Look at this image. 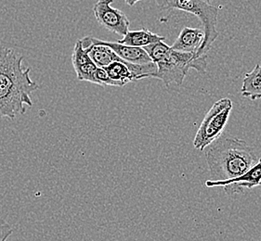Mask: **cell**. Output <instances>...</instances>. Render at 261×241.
Instances as JSON below:
<instances>
[{
	"label": "cell",
	"instance_id": "1",
	"mask_svg": "<svg viewBox=\"0 0 261 241\" xmlns=\"http://www.w3.org/2000/svg\"><path fill=\"white\" fill-rule=\"evenodd\" d=\"M23 57L14 49L0 47V120L15 119L32 107L31 95L39 85L30 77L31 69L23 67Z\"/></svg>",
	"mask_w": 261,
	"mask_h": 241
},
{
	"label": "cell",
	"instance_id": "2",
	"mask_svg": "<svg viewBox=\"0 0 261 241\" xmlns=\"http://www.w3.org/2000/svg\"><path fill=\"white\" fill-rule=\"evenodd\" d=\"M204 154L212 180L238 177L258 160L254 148L244 139L228 134H222L211 143Z\"/></svg>",
	"mask_w": 261,
	"mask_h": 241
},
{
	"label": "cell",
	"instance_id": "3",
	"mask_svg": "<svg viewBox=\"0 0 261 241\" xmlns=\"http://www.w3.org/2000/svg\"><path fill=\"white\" fill-rule=\"evenodd\" d=\"M157 71L152 78L161 80L167 88L172 84L180 87L190 69L204 74L207 68V56L197 57L193 53L178 52L173 50L164 41L143 47Z\"/></svg>",
	"mask_w": 261,
	"mask_h": 241
},
{
	"label": "cell",
	"instance_id": "4",
	"mask_svg": "<svg viewBox=\"0 0 261 241\" xmlns=\"http://www.w3.org/2000/svg\"><path fill=\"white\" fill-rule=\"evenodd\" d=\"M155 2L161 11H185L195 16L201 21L204 34V42L196 56H205L220 35L217 30L219 8L209 5L204 0H155Z\"/></svg>",
	"mask_w": 261,
	"mask_h": 241
},
{
	"label": "cell",
	"instance_id": "5",
	"mask_svg": "<svg viewBox=\"0 0 261 241\" xmlns=\"http://www.w3.org/2000/svg\"><path fill=\"white\" fill-rule=\"evenodd\" d=\"M232 110V101L229 98L218 100L210 108L199 126L193 139V147L203 152L218 139L224 131Z\"/></svg>",
	"mask_w": 261,
	"mask_h": 241
},
{
	"label": "cell",
	"instance_id": "6",
	"mask_svg": "<svg viewBox=\"0 0 261 241\" xmlns=\"http://www.w3.org/2000/svg\"><path fill=\"white\" fill-rule=\"evenodd\" d=\"M114 0H98L93 7V14L100 26L106 30L125 36L129 31L130 21L125 13L112 7Z\"/></svg>",
	"mask_w": 261,
	"mask_h": 241
},
{
	"label": "cell",
	"instance_id": "7",
	"mask_svg": "<svg viewBox=\"0 0 261 241\" xmlns=\"http://www.w3.org/2000/svg\"><path fill=\"white\" fill-rule=\"evenodd\" d=\"M258 186H261V158L254 166L238 177L228 180H207L205 182L206 188H223L226 194L230 197L244 194L245 189H254Z\"/></svg>",
	"mask_w": 261,
	"mask_h": 241
},
{
	"label": "cell",
	"instance_id": "8",
	"mask_svg": "<svg viewBox=\"0 0 261 241\" xmlns=\"http://www.w3.org/2000/svg\"><path fill=\"white\" fill-rule=\"evenodd\" d=\"M204 34L202 28L184 27L179 33L177 40L170 47L178 52L196 54L204 42Z\"/></svg>",
	"mask_w": 261,
	"mask_h": 241
},
{
	"label": "cell",
	"instance_id": "9",
	"mask_svg": "<svg viewBox=\"0 0 261 241\" xmlns=\"http://www.w3.org/2000/svg\"><path fill=\"white\" fill-rule=\"evenodd\" d=\"M97 42L102 44L106 47H110L111 49L125 63L140 64V65L152 63L151 58L142 47H130V46H125L117 42L102 41L98 38H97Z\"/></svg>",
	"mask_w": 261,
	"mask_h": 241
},
{
	"label": "cell",
	"instance_id": "10",
	"mask_svg": "<svg viewBox=\"0 0 261 241\" xmlns=\"http://www.w3.org/2000/svg\"><path fill=\"white\" fill-rule=\"evenodd\" d=\"M166 38L157 34L147 30L145 28L137 31H128L124 37L116 42L130 47H145L151 44L165 41Z\"/></svg>",
	"mask_w": 261,
	"mask_h": 241
},
{
	"label": "cell",
	"instance_id": "11",
	"mask_svg": "<svg viewBox=\"0 0 261 241\" xmlns=\"http://www.w3.org/2000/svg\"><path fill=\"white\" fill-rule=\"evenodd\" d=\"M241 93L244 98L256 100L261 99V65L256 64L250 73L245 75Z\"/></svg>",
	"mask_w": 261,
	"mask_h": 241
},
{
	"label": "cell",
	"instance_id": "12",
	"mask_svg": "<svg viewBox=\"0 0 261 241\" xmlns=\"http://www.w3.org/2000/svg\"><path fill=\"white\" fill-rule=\"evenodd\" d=\"M95 78L96 84H99L101 86H117L115 82L109 78L103 68H97V71L95 73Z\"/></svg>",
	"mask_w": 261,
	"mask_h": 241
},
{
	"label": "cell",
	"instance_id": "13",
	"mask_svg": "<svg viewBox=\"0 0 261 241\" xmlns=\"http://www.w3.org/2000/svg\"><path fill=\"white\" fill-rule=\"evenodd\" d=\"M13 229L11 225H9L5 221H0V241H7L11 236Z\"/></svg>",
	"mask_w": 261,
	"mask_h": 241
},
{
	"label": "cell",
	"instance_id": "14",
	"mask_svg": "<svg viewBox=\"0 0 261 241\" xmlns=\"http://www.w3.org/2000/svg\"><path fill=\"white\" fill-rule=\"evenodd\" d=\"M139 1H141V0H125V4L127 6H129V7H133V6L135 5L136 3H138Z\"/></svg>",
	"mask_w": 261,
	"mask_h": 241
},
{
	"label": "cell",
	"instance_id": "15",
	"mask_svg": "<svg viewBox=\"0 0 261 241\" xmlns=\"http://www.w3.org/2000/svg\"><path fill=\"white\" fill-rule=\"evenodd\" d=\"M204 1H205L209 5H213V3H215V2H218V3H219L221 0H204Z\"/></svg>",
	"mask_w": 261,
	"mask_h": 241
}]
</instances>
